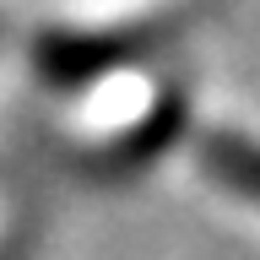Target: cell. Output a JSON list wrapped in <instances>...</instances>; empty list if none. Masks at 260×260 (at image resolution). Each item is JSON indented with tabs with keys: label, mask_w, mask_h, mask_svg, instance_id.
I'll return each mask as SVG.
<instances>
[{
	"label": "cell",
	"mask_w": 260,
	"mask_h": 260,
	"mask_svg": "<svg viewBox=\"0 0 260 260\" xmlns=\"http://www.w3.org/2000/svg\"><path fill=\"white\" fill-rule=\"evenodd\" d=\"M201 162H206V174L217 184H228L233 195L244 201H260V146L233 136V130H211L206 141H201Z\"/></svg>",
	"instance_id": "obj_1"
},
{
	"label": "cell",
	"mask_w": 260,
	"mask_h": 260,
	"mask_svg": "<svg viewBox=\"0 0 260 260\" xmlns=\"http://www.w3.org/2000/svg\"><path fill=\"white\" fill-rule=\"evenodd\" d=\"M141 98H146V92H141V81H130V87L119 81V87H114V92H103L87 114H92L98 125H109V119H130V114L141 109Z\"/></svg>",
	"instance_id": "obj_2"
}]
</instances>
